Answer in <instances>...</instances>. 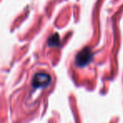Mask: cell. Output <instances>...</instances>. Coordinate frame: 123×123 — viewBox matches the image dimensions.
<instances>
[{
  "mask_svg": "<svg viewBox=\"0 0 123 123\" xmlns=\"http://www.w3.org/2000/svg\"><path fill=\"white\" fill-rule=\"evenodd\" d=\"M91 58H92V53H91L90 50L89 48H84L76 56V64L79 67H84L90 62Z\"/></svg>",
  "mask_w": 123,
  "mask_h": 123,
  "instance_id": "7a4b0ae2",
  "label": "cell"
},
{
  "mask_svg": "<svg viewBox=\"0 0 123 123\" xmlns=\"http://www.w3.org/2000/svg\"><path fill=\"white\" fill-rule=\"evenodd\" d=\"M50 46H58L60 45V38L57 34H55L49 38L48 41Z\"/></svg>",
  "mask_w": 123,
  "mask_h": 123,
  "instance_id": "3957f363",
  "label": "cell"
},
{
  "mask_svg": "<svg viewBox=\"0 0 123 123\" xmlns=\"http://www.w3.org/2000/svg\"><path fill=\"white\" fill-rule=\"evenodd\" d=\"M51 81V76L46 73H37L34 76L32 80V85L34 88H46Z\"/></svg>",
  "mask_w": 123,
  "mask_h": 123,
  "instance_id": "6da1fadb",
  "label": "cell"
}]
</instances>
